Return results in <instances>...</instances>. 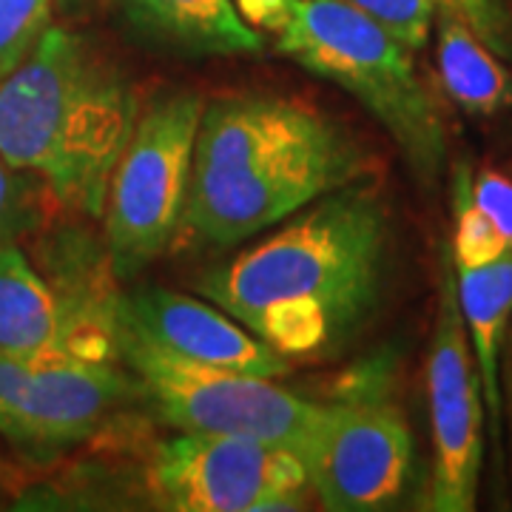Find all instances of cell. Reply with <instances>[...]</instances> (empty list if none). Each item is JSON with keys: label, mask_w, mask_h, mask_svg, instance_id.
Here are the masks:
<instances>
[{"label": "cell", "mask_w": 512, "mask_h": 512, "mask_svg": "<svg viewBox=\"0 0 512 512\" xmlns=\"http://www.w3.org/2000/svg\"><path fill=\"white\" fill-rule=\"evenodd\" d=\"M436 12L464 23L498 57H512V9L507 0H436Z\"/></svg>", "instance_id": "obj_20"}, {"label": "cell", "mask_w": 512, "mask_h": 512, "mask_svg": "<svg viewBox=\"0 0 512 512\" xmlns=\"http://www.w3.org/2000/svg\"><path fill=\"white\" fill-rule=\"evenodd\" d=\"M117 305L106 285L77 293L49 282L18 248L0 245V353L43 359H117Z\"/></svg>", "instance_id": "obj_11"}, {"label": "cell", "mask_w": 512, "mask_h": 512, "mask_svg": "<svg viewBox=\"0 0 512 512\" xmlns=\"http://www.w3.org/2000/svg\"><path fill=\"white\" fill-rule=\"evenodd\" d=\"M140 399L120 359L26 362L0 353V436L32 458H55L97 436L117 410Z\"/></svg>", "instance_id": "obj_9"}, {"label": "cell", "mask_w": 512, "mask_h": 512, "mask_svg": "<svg viewBox=\"0 0 512 512\" xmlns=\"http://www.w3.org/2000/svg\"><path fill=\"white\" fill-rule=\"evenodd\" d=\"M202 106L197 92H163L140 109L103 202L114 276L143 271L180 234Z\"/></svg>", "instance_id": "obj_7"}, {"label": "cell", "mask_w": 512, "mask_h": 512, "mask_svg": "<svg viewBox=\"0 0 512 512\" xmlns=\"http://www.w3.org/2000/svg\"><path fill=\"white\" fill-rule=\"evenodd\" d=\"M456 285L470 350L481 376L484 407L490 416V436L498 444L501 413H504L501 350L512 316V251L484 268H470V271L456 268Z\"/></svg>", "instance_id": "obj_14"}, {"label": "cell", "mask_w": 512, "mask_h": 512, "mask_svg": "<svg viewBox=\"0 0 512 512\" xmlns=\"http://www.w3.org/2000/svg\"><path fill=\"white\" fill-rule=\"evenodd\" d=\"M362 15L373 18L410 52L427 46L436 18V0H345Z\"/></svg>", "instance_id": "obj_19"}, {"label": "cell", "mask_w": 512, "mask_h": 512, "mask_svg": "<svg viewBox=\"0 0 512 512\" xmlns=\"http://www.w3.org/2000/svg\"><path fill=\"white\" fill-rule=\"evenodd\" d=\"M473 197L481 211L495 222V228L512 245V180L501 171H481L473 174Z\"/></svg>", "instance_id": "obj_21"}, {"label": "cell", "mask_w": 512, "mask_h": 512, "mask_svg": "<svg viewBox=\"0 0 512 512\" xmlns=\"http://www.w3.org/2000/svg\"><path fill=\"white\" fill-rule=\"evenodd\" d=\"M436 60L447 97L476 117H493L512 106V74L464 23L436 12Z\"/></svg>", "instance_id": "obj_15"}, {"label": "cell", "mask_w": 512, "mask_h": 512, "mask_svg": "<svg viewBox=\"0 0 512 512\" xmlns=\"http://www.w3.org/2000/svg\"><path fill=\"white\" fill-rule=\"evenodd\" d=\"M137 117L140 100L120 66L52 23L0 80V157L32 174L55 202L103 214Z\"/></svg>", "instance_id": "obj_3"}, {"label": "cell", "mask_w": 512, "mask_h": 512, "mask_svg": "<svg viewBox=\"0 0 512 512\" xmlns=\"http://www.w3.org/2000/svg\"><path fill=\"white\" fill-rule=\"evenodd\" d=\"M507 393H510V413H512V353H510V373H507Z\"/></svg>", "instance_id": "obj_22"}, {"label": "cell", "mask_w": 512, "mask_h": 512, "mask_svg": "<svg viewBox=\"0 0 512 512\" xmlns=\"http://www.w3.org/2000/svg\"><path fill=\"white\" fill-rule=\"evenodd\" d=\"M450 191H453L450 254H453L458 271L484 268V265H493L495 259H501L504 254H510L512 245L473 197V168L470 165L456 163L453 174H450Z\"/></svg>", "instance_id": "obj_16"}, {"label": "cell", "mask_w": 512, "mask_h": 512, "mask_svg": "<svg viewBox=\"0 0 512 512\" xmlns=\"http://www.w3.org/2000/svg\"><path fill=\"white\" fill-rule=\"evenodd\" d=\"M117 322L188 362L265 379H279L293 367L288 356L262 342L214 302L160 285L120 293Z\"/></svg>", "instance_id": "obj_12"}, {"label": "cell", "mask_w": 512, "mask_h": 512, "mask_svg": "<svg viewBox=\"0 0 512 512\" xmlns=\"http://www.w3.org/2000/svg\"><path fill=\"white\" fill-rule=\"evenodd\" d=\"M365 177L367 148L322 109L285 94H222L202 106L180 234L231 248Z\"/></svg>", "instance_id": "obj_2"}, {"label": "cell", "mask_w": 512, "mask_h": 512, "mask_svg": "<svg viewBox=\"0 0 512 512\" xmlns=\"http://www.w3.org/2000/svg\"><path fill=\"white\" fill-rule=\"evenodd\" d=\"M393 373L390 359L365 362L319 407L299 456L325 510H387L410 484L413 436L393 399Z\"/></svg>", "instance_id": "obj_5"}, {"label": "cell", "mask_w": 512, "mask_h": 512, "mask_svg": "<svg viewBox=\"0 0 512 512\" xmlns=\"http://www.w3.org/2000/svg\"><path fill=\"white\" fill-rule=\"evenodd\" d=\"M151 493L174 512L302 510L311 481L302 456L239 436L177 433L163 441L148 467Z\"/></svg>", "instance_id": "obj_8"}, {"label": "cell", "mask_w": 512, "mask_h": 512, "mask_svg": "<svg viewBox=\"0 0 512 512\" xmlns=\"http://www.w3.org/2000/svg\"><path fill=\"white\" fill-rule=\"evenodd\" d=\"M433 481L427 510H476L484 464V390L458 305L456 262L450 245L439 256V305L427 359Z\"/></svg>", "instance_id": "obj_10"}, {"label": "cell", "mask_w": 512, "mask_h": 512, "mask_svg": "<svg viewBox=\"0 0 512 512\" xmlns=\"http://www.w3.org/2000/svg\"><path fill=\"white\" fill-rule=\"evenodd\" d=\"M271 29L282 55L365 106L421 183H439L447 128L399 37L345 0H285Z\"/></svg>", "instance_id": "obj_4"}, {"label": "cell", "mask_w": 512, "mask_h": 512, "mask_svg": "<svg viewBox=\"0 0 512 512\" xmlns=\"http://www.w3.org/2000/svg\"><path fill=\"white\" fill-rule=\"evenodd\" d=\"M117 359L137 379L148 410L177 433L259 439L302 453L322 407L274 379L180 359L120 322Z\"/></svg>", "instance_id": "obj_6"}, {"label": "cell", "mask_w": 512, "mask_h": 512, "mask_svg": "<svg viewBox=\"0 0 512 512\" xmlns=\"http://www.w3.org/2000/svg\"><path fill=\"white\" fill-rule=\"evenodd\" d=\"M390 239L382 188L365 177L208 268L194 288L291 362L328 359L379 308Z\"/></svg>", "instance_id": "obj_1"}, {"label": "cell", "mask_w": 512, "mask_h": 512, "mask_svg": "<svg viewBox=\"0 0 512 512\" xmlns=\"http://www.w3.org/2000/svg\"><path fill=\"white\" fill-rule=\"evenodd\" d=\"M46 188L32 174L20 171L0 157V245L18 242L40 222V197Z\"/></svg>", "instance_id": "obj_18"}, {"label": "cell", "mask_w": 512, "mask_h": 512, "mask_svg": "<svg viewBox=\"0 0 512 512\" xmlns=\"http://www.w3.org/2000/svg\"><path fill=\"white\" fill-rule=\"evenodd\" d=\"M128 23L171 52L188 57L256 55L262 37L234 0H117Z\"/></svg>", "instance_id": "obj_13"}, {"label": "cell", "mask_w": 512, "mask_h": 512, "mask_svg": "<svg viewBox=\"0 0 512 512\" xmlns=\"http://www.w3.org/2000/svg\"><path fill=\"white\" fill-rule=\"evenodd\" d=\"M55 0H0V80L35 52L37 40L52 26Z\"/></svg>", "instance_id": "obj_17"}]
</instances>
